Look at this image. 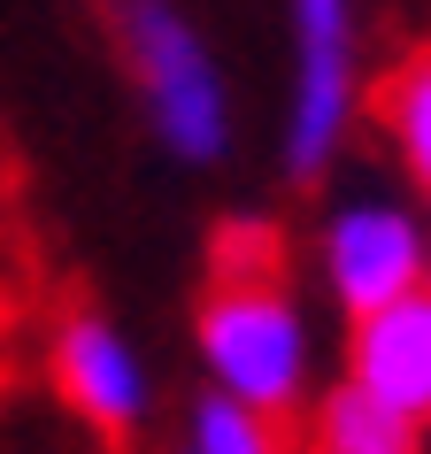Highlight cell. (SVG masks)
I'll return each instance as SVG.
<instances>
[{
    "label": "cell",
    "mask_w": 431,
    "mask_h": 454,
    "mask_svg": "<svg viewBox=\"0 0 431 454\" xmlns=\"http://www.w3.org/2000/svg\"><path fill=\"white\" fill-rule=\"evenodd\" d=\"M293 85H286V177L309 185L339 162L362 116V31L355 0H286Z\"/></svg>",
    "instance_id": "cell-3"
},
{
    "label": "cell",
    "mask_w": 431,
    "mask_h": 454,
    "mask_svg": "<svg viewBox=\"0 0 431 454\" xmlns=\"http://www.w3.org/2000/svg\"><path fill=\"white\" fill-rule=\"evenodd\" d=\"M54 385L93 431H116V439L139 431L146 408H154V378H146L139 347L100 316H62L54 324Z\"/></svg>",
    "instance_id": "cell-5"
},
{
    "label": "cell",
    "mask_w": 431,
    "mask_h": 454,
    "mask_svg": "<svg viewBox=\"0 0 431 454\" xmlns=\"http://www.w3.org/2000/svg\"><path fill=\"white\" fill-rule=\"evenodd\" d=\"M370 123L385 131L393 162L408 169V185L431 200V47H408L401 62L370 85Z\"/></svg>",
    "instance_id": "cell-8"
},
{
    "label": "cell",
    "mask_w": 431,
    "mask_h": 454,
    "mask_svg": "<svg viewBox=\"0 0 431 454\" xmlns=\"http://www.w3.org/2000/svg\"><path fill=\"white\" fill-rule=\"evenodd\" d=\"M316 270H324V293H332L347 324L385 301H401L431 278V239L424 223L401 208V200H378V192H362V200H339L324 215V239H316Z\"/></svg>",
    "instance_id": "cell-4"
},
{
    "label": "cell",
    "mask_w": 431,
    "mask_h": 454,
    "mask_svg": "<svg viewBox=\"0 0 431 454\" xmlns=\"http://www.w3.org/2000/svg\"><path fill=\"white\" fill-rule=\"evenodd\" d=\"M108 31H116V54L131 70V85H139V108L154 123V139L177 162H223V146H231V93H223V70H216L200 24L177 0H108Z\"/></svg>",
    "instance_id": "cell-2"
},
{
    "label": "cell",
    "mask_w": 431,
    "mask_h": 454,
    "mask_svg": "<svg viewBox=\"0 0 431 454\" xmlns=\"http://www.w3.org/2000/svg\"><path fill=\"white\" fill-rule=\"evenodd\" d=\"M416 439L424 424H408L401 408H385L355 378H339L332 393L309 401V454H416Z\"/></svg>",
    "instance_id": "cell-7"
},
{
    "label": "cell",
    "mask_w": 431,
    "mask_h": 454,
    "mask_svg": "<svg viewBox=\"0 0 431 454\" xmlns=\"http://www.w3.org/2000/svg\"><path fill=\"white\" fill-rule=\"evenodd\" d=\"M424 286H431V278H424Z\"/></svg>",
    "instance_id": "cell-10"
},
{
    "label": "cell",
    "mask_w": 431,
    "mask_h": 454,
    "mask_svg": "<svg viewBox=\"0 0 431 454\" xmlns=\"http://www.w3.org/2000/svg\"><path fill=\"white\" fill-rule=\"evenodd\" d=\"M200 370L223 401L255 416H301L316 385V332L286 286V247L270 223H231L216 239V278L192 316Z\"/></svg>",
    "instance_id": "cell-1"
},
{
    "label": "cell",
    "mask_w": 431,
    "mask_h": 454,
    "mask_svg": "<svg viewBox=\"0 0 431 454\" xmlns=\"http://www.w3.org/2000/svg\"><path fill=\"white\" fill-rule=\"evenodd\" d=\"M177 454H286V447H278V424H270V416L223 401V393H208V401H192L185 447H177Z\"/></svg>",
    "instance_id": "cell-9"
},
{
    "label": "cell",
    "mask_w": 431,
    "mask_h": 454,
    "mask_svg": "<svg viewBox=\"0 0 431 454\" xmlns=\"http://www.w3.org/2000/svg\"><path fill=\"white\" fill-rule=\"evenodd\" d=\"M347 378L362 393H378L385 408H401L408 424H431V286L355 316V332H347Z\"/></svg>",
    "instance_id": "cell-6"
}]
</instances>
